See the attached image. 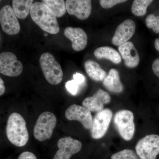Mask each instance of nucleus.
Returning a JSON list of instances; mask_svg holds the SVG:
<instances>
[{
	"mask_svg": "<svg viewBox=\"0 0 159 159\" xmlns=\"http://www.w3.org/2000/svg\"><path fill=\"white\" fill-rule=\"evenodd\" d=\"M30 15L33 21L43 31L51 34H56L59 32L57 16L43 2H34L32 4Z\"/></svg>",
	"mask_w": 159,
	"mask_h": 159,
	"instance_id": "obj_1",
	"label": "nucleus"
},
{
	"mask_svg": "<svg viewBox=\"0 0 159 159\" xmlns=\"http://www.w3.org/2000/svg\"><path fill=\"white\" fill-rule=\"evenodd\" d=\"M7 138L11 144L23 147L29 140V134L25 119L20 114L12 113L9 116L6 127Z\"/></svg>",
	"mask_w": 159,
	"mask_h": 159,
	"instance_id": "obj_2",
	"label": "nucleus"
},
{
	"mask_svg": "<svg viewBox=\"0 0 159 159\" xmlns=\"http://www.w3.org/2000/svg\"><path fill=\"white\" fill-rule=\"evenodd\" d=\"M39 63L44 76L49 83L53 85L60 83L63 76L62 68L52 54L43 53L40 57Z\"/></svg>",
	"mask_w": 159,
	"mask_h": 159,
	"instance_id": "obj_3",
	"label": "nucleus"
},
{
	"mask_svg": "<svg viewBox=\"0 0 159 159\" xmlns=\"http://www.w3.org/2000/svg\"><path fill=\"white\" fill-rule=\"evenodd\" d=\"M132 112L127 110L118 111L115 114L114 123L120 136L125 141H130L135 130Z\"/></svg>",
	"mask_w": 159,
	"mask_h": 159,
	"instance_id": "obj_4",
	"label": "nucleus"
},
{
	"mask_svg": "<svg viewBox=\"0 0 159 159\" xmlns=\"http://www.w3.org/2000/svg\"><path fill=\"white\" fill-rule=\"evenodd\" d=\"M57 123L55 115L45 111L40 115L34 125L33 134L34 138L40 142L50 139Z\"/></svg>",
	"mask_w": 159,
	"mask_h": 159,
	"instance_id": "obj_5",
	"label": "nucleus"
},
{
	"mask_svg": "<svg viewBox=\"0 0 159 159\" xmlns=\"http://www.w3.org/2000/svg\"><path fill=\"white\" fill-rule=\"evenodd\" d=\"M135 150L140 159H156L159 154V135L152 134L140 139Z\"/></svg>",
	"mask_w": 159,
	"mask_h": 159,
	"instance_id": "obj_6",
	"label": "nucleus"
},
{
	"mask_svg": "<svg viewBox=\"0 0 159 159\" xmlns=\"http://www.w3.org/2000/svg\"><path fill=\"white\" fill-rule=\"evenodd\" d=\"M23 70L22 64L15 54L5 51L0 54V73L8 77L19 76Z\"/></svg>",
	"mask_w": 159,
	"mask_h": 159,
	"instance_id": "obj_7",
	"label": "nucleus"
},
{
	"mask_svg": "<svg viewBox=\"0 0 159 159\" xmlns=\"http://www.w3.org/2000/svg\"><path fill=\"white\" fill-rule=\"evenodd\" d=\"M112 112L109 109H105L96 114L93 119L91 129V136L93 139H101L106 134L112 118Z\"/></svg>",
	"mask_w": 159,
	"mask_h": 159,
	"instance_id": "obj_8",
	"label": "nucleus"
},
{
	"mask_svg": "<svg viewBox=\"0 0 159 159\" xmlns=\"http://www.w3.org/2000/svg\"><path fill=\"white\" fill-rule=\"evenodd\" d=\"M11 6L6 5L0 10V24L3 31L9 35H15L20 32V23Z\"/></svg>",
	"mask_w": 159,
	"mask_h": 159,
	"instance_id": "obj_9",
	"label": "nucleus"
},
{
	"mask_svg": "<svg viewBox=\"0 0 159 159\" xmlns=\"http://www.w3.org/2000/svg\"><path fill=\"white\" fill-rule=\"evenodd\" d=\"M57 145L58 150L54 156V159H70L73 155L80 151L82 146L80 141L70 137L59 139Z\"/></svg>",
	"mask_w": 159,
	"mask_h": 159,
	"instance_id": "obj_10",
	"label": "nucleus"
},
{
	"mask_svg": "<svg viewBox=\"0 0 159 159\" xmlns=\"http://www.w3.org/2000/svg\"><path fill=\"white\" fill-rule=\"evenodd\" d=\"M65 116L69 121H79L86 129L92 128L93 117L90 111L84 107L76 104L71 105L66 110Z\"/></svg>",
	"mask_w": 159,
	"mask_h": 159,
	"instance_id": "obj_11",
	"label": "nucleus"
},
{
	"mask_svg": "<svg viewBox=\"0 0 159 159\" xmlns=\"http://www.w3.org/2000/svg\"><path fill=\"white\" fill-rule=\"evenodd\" d=\"M66 8L68 13L80 20L86 19L90 15L92 4L90 0H67Z\"/></svg>",
	"mask_w": 159,
	"mask_h": 159,
	"instance_id": "obj_12",
	"label": "nucleus"
},
{
	"mask_svg": "<svg viewBox=\"0 0 159 159\" xmlns=\"http://www.w3.org/2000/svg\"><path fill=\"white\" fill-rule=\"evenodd\" d=\"M136 30L135 23L133 20H125L118 26L112 43L116 46H120L127 42L133 36Z\"/></svg>",
	"mask_w": 159,
	"mask_h": 159,
	"instance_id": "obj_13",
	"label": "nucleus"
},
{
	"mask_svg": "<svg viewBox=\"0 0 159 159\" xmlns=\"http://www.w3.org/2000/svg\"><path fill=\"white\" fill-rule=\"evenodd\" d=\"M111 100L108 93L99 89L93 96L85 98L82 105L92 112H98L102 110L104 105L109 103Z\"/></svg>",
	"mask_w": 159,
	"mask_h": 159,
	"instance_id": "obj_14",
	"label": "nucleus"
},
{
	"mask_svg": "<svg viewBox=\"0 0 159 159\" xmlns=\"http://www.w3.org/2000/svg\"><path fill=\"white\" fill-rule=\"evenodd\" d=\"M64 34L72 42V48L74 51H80L85 48L88 43L87 34L84 30L80 28H66Z\"/></svg>",
	"mask_w": 159,
	"mask_h": 159,
	"instance_id": "obj_15",
	"label": "nucleus"
},
{
	"mask_svg": "<svg viewBox=\"0 0 159 159\" xmlns=\"http://www.w3.org/2000/svg\"><path fill=\"white\" fill-rule=\"evenodd\" d=\"M119 51L126 66L133 68L138 66L140 57L136 48L131 42L128 41L119 46Z\"/></svg>",
	"mask_w": 159,
	"mask_h": 159,
	"instance_id": "obj_16",
	"label": "nucleus"
},
{
	"mask_svg": "<svg viewBox=\"0 0 159 159\" xmlns=\"http://www.w3.org/2000/svg\"><path fill=\"white\" fill-rule=\"evenodd\" d=\"M103 84L107 89L116 93H121L123 90V86L120 80L119 72L111 69L103 81Z\"/></svg>",
	"mask_w": 159,
	"mask_h": 159,
	"instance_id": "obj_17",
	"label": "nucleus"
},
{
	"mask_svg": "<svg viewBox=\"0 0 159 159\" xmlns=\"http://www.w3.org/2000/svg\"><path fill=\"white\" fill-rule=\"evenodd\" d=\"M84 68L90 78L96 81H101L106 77V72L99 64L92 60H88L84 63Z\"/></svg>",
	"mask_w": 159,
	"mask_h": 159,
	"instance_id": "obj_18",
	"label": "nucleus"
},
{
	"mask_svg": "<svg viewBox=\"0 0 159 159\" xmlns=\"http://www.w3.org/2000/svg\"><path fill=\"white\" fill-rule=\"evenodd\" d=\"M94 54L98 59L109 60L116 64L120 63L122 61L121 56L118 51L111 47H100L95 50Z\"/></svg>",
	"mask_w": 159,
	"mask_h": 159,
	"instance_id": "obj_19",
	"label": "nucleus"
},
{
	"mask_svg": "<svg viewBox=\"0 0 159 159\" xmlns=\"http://www.w3.org/2000/svg\"><path fill=\"white\" fill-rule=\"evenodd\" d=\"M33 2V0H13L12 9L16 17L25 19L30 11Z\"/></svg>",
	"mask_w": 159,
	"mask_h": 159,
	"instance_id": "obj_20",
	"label": "nucleus"
},
{
	"mask_svg": "<svg viewBox=\"0 0 159 159\" xmlns=\"http://www.w3.org/2000/svg\"><path fill=\"white\" fill-rule=\"evenodd\" d=\"M42 2L48 6L57 17H61L65 14L66 8L63 0H43Z\"/></svg>",
	"mask_w": 159,
	"mask_h": 159,
	"instance_id": "obj_21",
	"label": "nucleus"
},
{
	"mask_svg": "<svg viewBox=\"0 0 159 159\" xmlns=\"http://www.w3.org/2000/svg\"><path fill=\"white\" fill-rule=\"evenodd\" d=\"M152 2V0H135L132 6V12L136 16L145 15L147 8Z\"/></svg>",
	"mask_w": 159,
	"mask_h": 159,
	"instance_id": "obj_22",
	"label": "nucleus"
},
{
	"mask_svg": "<svg viewBox=\"0 0 159 159\" xmlns=\"http://www.w3.org/2000/svg\"><path fill=\"white\" fill-rule=\"evenodd\" d=\"M111 159H139V157L134 151L125 149L113 154Z\"/></svg>",
	"mask_w": 159,
	"mask_h": 159,
	"instance_id": "obj_23",
	"label": "nucleus"
},
{
	"mask_svg": "<svg viewBox=\"0 0 159 159\" xmlns=\"http://www.w3.org/2000/svg\"><path fill=\"white\" fill-rule=\"evenodd\" d=\"M146 25L149 29H152L156 33H159V16L150 14L146 17Z\"/></svg>",
	"mask_w": 159,
	"mask_h": 159,
	"instance_id": "obj_24",
	"label": "nucleus"
},
{
	"mask_svg": "<svg viewBox=\"0 0 159 159\" xmlns=\"http://www.w3.org/2000/svg\"><path fill=\"white\" fill-rule=\"evenodd\" d=\"M79 84L74 80H69L66 83V87L72 95H76L79 89Z\"/></svg>",
	"mask_w": 159,
	"mask_h": 159,
	"instance_id": "obj_25",
	"label": "nucleus"
},
{
	"mask_svg": "<svg viewBox=\"0 0 159 159\" xmlns=\"http://www.w3.org/2000/svg\"><path fill=\"white\" fill-rule=\"evenodd\" d=\"M126 2L125 0H101L99 1L100 5L104 9H110L117 4Z\"/></svg>",
	"mask_w": 159,
	"mask_h": 159,
	"instance_id": "obj_26",
	"label": "nucleus"
},
{
	"mask_svg": "<svg viewBox=\"0 0 159 159\" xmlns=\"http://www.w3.org/2000/svg\"><path fill=\"white\" fill-rule=\"evenodd\" d=\"M18 159H37L35 155L30 152H24L20 155Z\"/></svg>",
	"mask_w": 159,
	"mask_h": 159,
	"instance_id": "obj_27",
	"label": "nucleus"
},
{
	"mask_svg": "<svg viewBox=\"0 0 159 159\" xmlns=\"http://www.w3.org/2000/svg\"><path fill=\"white\" fill-rule=\"evenodd\" d=\"M73 78H74V80L77 83L80 85L82 84L85 80V78H84V76L82 74H80V73H77L74 74V76H73Z\"/></svg>",
	"mask_w": 159,
	"mask_h": 159,
	"instance_id": "obj_28",
	"label": "nucleus"
},
{
	"mask_svg": "<svg viewBox=\"0 0 159 159\" xmlns=\"http://www.w3.org/2000/svg\"><path fill=\"white\" fill-rule=\"evenodd\" d=\"M152 69L155 74L159 77V58H157L154 61Z\"/></svg>",
	"mask_w": 159,
	"mask_h": 159,
	"instance_id": "obj_29",
	"label": "nucleus"
},
{
	"mask_svg": "<svg viewBox=\"0 0 159 159\" xmlns=\"http://www.w3.org/2000/svg\"><path fill=\"white\" fill-rule=\"evenodd\" d=\"M6 89L4 85V82L2 78H0V96H2L5 93Z\"/></svg>",
	"mask_w": 159,
	"mask_h": 159,
	"instance_id": "obj_30",
	"label": "nucleus"
},
{
	"mask_svg": "<svg viewBox=\"0 0 159 159\" xmlns=\"http://www.w3.org/2000/svg\"><path fill=\"white\" fill-rule=\"evenodd\" d=\"M155 48L157 50L159 51V38L155 40L154 43Z\"/></svg>",
	"mask_w": 159,
	"mask_h": 159,
	"instance_id": "obj_31",
	"label": "nucleus"
}]
</instances>
